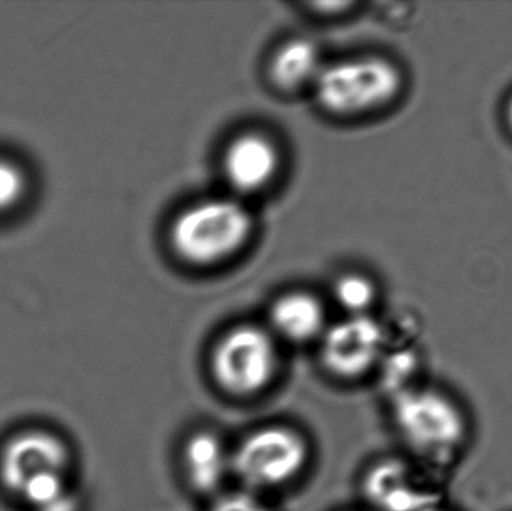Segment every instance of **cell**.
<instances>
[{
  "label": "cell",
  "mask_w": 512,
  "mask_h": 511,
  "mask_svg": "<svg viewBox=\"0 0 512 511\" xmlns=\"http://www.w3.org/2000/svg\"><path fill=\"white\" fill-rule=\"evenodd\" d=\"M393 419L409 449L433 464H450L468 441L465 413L438 389L397 390Z\"/></svg>",
  "instance_id": "cell-2"
},
{
  "label": "cell",
  "mask_w": 512,
  "mask_h": 511,
  "mask_svg": "<svg viewBox=\"0 0 512 511\" xmlns=\"http://www.w3.org/2000/svg\"><path fill=\"white\" fill-rule=\"evenodd\" d=\"M364 491L381 511H426L438 506L433 491L421 485L405 462L396 459L375 465L367 474Z\"/></svg>",
  "instance_id": "cell-9"
},
{
  "label": "cell",
  "mask_w": 512,
  "mask_h": 511,
  "mask_svg": "<svg viewBox=\"0 0 512 511\" xmlns=\"http://www.w3.org/2000/svg\"><path fill=\"white\" fill-rule=\"evenodd\" d=\"M270 321L274 330L288 341L298 344L312 341L324 330V306L312 294L292 291L273 303Z\"/></svg>",
  "instance_id": "cell-11"
},
{
  "label": "cell",
  "mask_w": 512,
  "mask_h": 511,
  "mask_svg": "<svg viewBox=\"0 0 512 511\" xmlns=\"http://www.w3.org/2000/svg\"><path fill=\"white\" fill-rule=\"evenodd\" d=\"M324 63L309 39H291L277 48L268 65L271 83L280 92L294 93L315 84Z\"/></svg>",
  "instance_id": "cell-10"
},
{
  "label": "cell",
  "mask_w": 512,
  "mask_h": 511,
  "mask_svg": "<svg viewBox=\"0 0 512 511\" xmlns=\"http://www.w3.org/2000/svg\"><path fill=\"white\" fill-rule=\"evenodd\" d=\"M307 461V446L295 431L265 428L240 443L231 467L251 488H276L291 482Z\"/></svg>",
  "instance_id": "cell-5"
},
{
  "label": "cell",
  "mask_w": 512,
  "mask_h": 511,
  "mask_svg": "<svg viewBox=\"0 0 512 511\" xmlns=\"http://www.w3.org/2000/svg\"><path fill=\"white\" fill-rule=\"evenodd\" d=\"M63 474H45L24 486L20 497L35 510L42 509L68 492Z\"/></svg>",
  "instance_id": "cell-14"
},
{
  "label": "cell",
  "mask_w": 512,
  "mask_h": 511,
  "mask_svg": "<svg viewBox=\"0 0 512 511\" xmlns=\"http://www.w3.org/2000/svg\"><path fill=\"white\" fill-rule=\"evenodd\" d=\"M254 233V219L234 198L197 201L174 218L170 245L174 254L195 267H210L239 254Z\"/></svg>",
  "instance_id": "cell-1"
},
{
  "label": "cell",
  "mask_w": 512,
  "mask_h": 511,
  "mask_svg": "<svg viewBox=\"0 0 512 511\" xmlns=\"http://www.w3.org/2000/svg\"><path fill=\"white\" fill-rule=\"evenodd\" d=\"M69 453L65 444L45 431H27L12 438L0 456L3 485L20 495L27 483L45 474H65Z\"/></svg>",
  "instance_id": "cell-7"
},
{
  "label": "cell",
  "mask_w": 512,
  "mask_h": 511,
  "mask_svg": "<svg viewBox=\"0 0 512 511\" xmlns=\"http://www.w3.org/2000/svg\"><path fill=\"white\" fill-rule=\"evenodd\" d=\"M280 168L276 143L261 132H245L231 140L222 156L228 185L239 194H258L271 185Z\"/></svg>",
  "instance_id": "cell-8"
},
{
  "label": "cell",
  "mask_w": 512,
  "mask_h": 511,
  "mask_svg": "<svg viewBox=\"0 0 512 511\" xmlns=\"http://www.w3.org/2000/svg\"><path fill=\"white\" fill-rule=\"evenodd\" d=\"M348 2H327V3H315L316 9H321V11H325L324 14H330V9H333V14H339V11H342V9L349 8Z\"/></svg>",
  "instance_id": "cell-18"
},
{
  "label": "cell",
  "mask_w": 512,
  "mask_h": 511,
  "mask_svg": "<svg viewBox=\"0 0 512 511\" xmlns=\"http://www.w3.org/2000/svg\"><path fill=\"white\" fill-rule=\"evenodd\" d=\"M384 342V332L378 321L369 315H354L325 332L322 362L336 377L355 380L378 363Z\"/></svg>",
  "instance_id": "cell-6"
},
{
  "label": "cell",
  "mask_w": 512,
  "mask_h": 511,
  "mask_svg": "<svg viewBox=\"0 0 512 511\" xmlns=\"http://www.w3.org/2000/svg\"><path fill=\"white\" fill-rule=\"evenodd\" d=\"M508 122H510L512 128V99L510 101V104H508Z\"/></svg>",
  "instance_id": "cell-19"
},
{
  "label": "cell",
  "mask_w": 512,
  "mask_h": 511,
  "mask_svg": "<svg viewBox=\"0 0 512 511\" xmlns=\"http://www.w3.org/2000/svg\"><path fill=\"white\" fill-rule=\"evenodd\" d=\"M273 339L261 327H234L216 344L212 371L216 383L236 396H251L268 386L276 372Z\"/></svg>",
  "instance_id": "cell-4"
},
{
  "label": "cell",
  "mask_w": 512,
  "mask_h": 511,
  "mask_svg": "<svg viewBox=\"0 0 512 511\" xmlns=\"http://www.w3.org/2000/svg\"><path fill=\"white\" fill-rule=\"evenodd\" d=\"M210 511H270L261 501L248 494H233L221 498Z\"/></svg>",
  "instance_id": "cell-16"
},
{
  "label": "cell",
  "mask_w": 512,
  "mask_h": 511,
  "mask_svg": "<svg viewBox=\"0 0 512 511\" xmlns=\"http://www.w3.org/2000/svg\"><path fill=\"white\" fill-rule=\"evenodd\" d=\"M185 467L189 482L198 492L215 491L224 482L230 458L224 444L210 432H198L185 446Z\"/></svg>",
  "instance_id": "cell-12"
},
{
  "label": "cell",
  "mask_w": 512,
  "mask_h": 511,
  "mask_svg": "<svg viewBox=\"0 0 512 511\" xmlns=\"http://www.w3.org/2000/svg\"><path fill=\"white\" fill-rule=\"evenodd\" d=\"M334 299L345 311L354 315H367L376 299L372 279L357 272L345 273L334 284Z\"/></svg>",
  "instance_id": "cell-13"
},
{
  "label": "cell",
  "mask_w": 512,
  "mask_h": 511,
  "mask_svg": "<svg viewBox=\"0 0 512 511\" xmlns=\"http://www.w3.org/2000/svg\"><path fill=\"white\" fill-rule=\"evenodd\" d=\"M402 89V74L381 56H355L328 63L313 84L319 107L336 117L372 113Z\"/></svg>",
  "instance_id": "cell-3"
},
{
  "label": "cell",
  "mask_w": 512,
  "mask_h": 511,
  "mask_svg": "<svg viewBox=\"0 0 512 511\" xmlns=\"http://www.w3.org/2000/svg\"><path fill=\"white\" fill-rule=\"evenodd\" d=\"M426 511H445V510L439 509V507L436 506V507H432V509H429V510H426Z\"/></svg>",
  "instance_id": "cell-20"
},
{
  "label": "cell",
  "mask_w": 512,
  "mask_h": 511,
  "mask_svg": "<svg viewBox=\"0 0 512 511\" xmlns=\"http://www.w3.org/2000/svg\"><path fill=\"white\" fill-rule=\"evenodd\" d=\"M24 176L12 162L0 159V210L11 209L24 192Z\"/></svg>",
  "instance_id": "cell-15"
},
{
  "label": "cell",
  "mask_w": 512,
  "mask_h": 511,
  "mask_svg": "<svg viewBox=\"0 0 512 511\" xmlns=\"http://www.w3.org/2000/svg\"><path fill=\"white\" fill-rule=\"evenodd\" d=\"M78 510V500L75 497L74 492L68 491L66 494H63L62 497L57 498L53 503L48 504V506L42 507V509L36 511H77Z\"/></svg>",
  "instance_id": "cell-17"
}]
</instances>
